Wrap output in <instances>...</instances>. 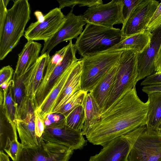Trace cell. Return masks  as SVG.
I'll return each instance as SVG.
<instances>
[{
	"label": "cell",
	"mask_w": 161,
	"mask_h": 161,
	"mask_svg": "<svg viewBox=\"0 0 161 161\" xmlns=\"http://www.w3.org/2000/svg\"><path fill=\"white\" fill-rule=\"evenodd\" d=\"M35 107L29 100L28 110L25 118L17 120L16 124L17 131L24 147L34 148L38 146L42 141L36 135L35 126Z\"/></svg>",
	"instance_id": "cell-17"
},
{
	"label": "cell",
	"mask_w": 161,
	"mask_h": 161,
	"mask_svg": "<svg viewBox=\"0 0 161 161\" xmlns=\"http://www.w3.org/2000/svg\"><path fill=\"white\" fill-rule=\"evenodd\" d=\"M21 146L18 139L13 141L11 143L9 147L4 151L10 157L13 161H15L17 158L19 148Z\"/></svg>",
	"instance_id": "cell-36"
},
{
	"label": "cell",
	"mask_w": 161,
	"mask_h": 161,
	"mask_svg": "<svg viewBox=\"0 0 161 161\" xmlns=\"http://www.w3.org/2000/svg\"><path fill=\"white\" fill-rule=\"evenodd\" d=\"M59 4V8L61 9L66 7L73 9L74 7L78 5L79 7L87 6L90 7L103 4L101 0H57Z\"/></svg>",
	"instance_id": "cell-31"
},
{
	"label": "cell",
	"mask_w": 161,
	"mask_h": 161,
	"mask_svg": "<svg viewBox=\"0 0 161 161\" xmlns=\"http://www.w3.org/2000/svg\"><path fill=\"white\" fill-rule=\"evenodd\" d=\"M0 161H10L8 156L3 152H0Z\"/></svg>",
	"instance_id": "cell-42"
},
{
	"label": "cell",
	"mask_w": 161,
	"mask_h": 161,
	"mask_svg": "<svg viewBox=\"0 0 161 161\" xmlns=\"http://www.w3.org/2000/svg\"><path fill=\"white\" fill-rule=\"evenodd\" d=\"M66 118L58 112H53L47 115L43 119L45 127L60 124L66 120Z\"/></svg>",
	"instance_id": "cell-33"
},
{
	"label": "cell",
	"mask_w": 161,
	"mask_h": 161,
	"mask_svg": "<svg viewBox=\"0 0 161 161\" xmlns=\"http://www.w3.org/2000/svg\"><path fill=\"white\" fill-rule=\"evenodd\" d=\"M73 152L66 147L42 140L34 148L24 147L21 144L15 161H69Z\"/></svg>",
	"instance_id": "cell-7"
},
{
	"label": "cell",
	"mask_w": 161,
	"mask_h": 161,
	"mask_svg": "<svg viewBox=\"0 0 161 161\" xmlns=\"http://www.w3.org/2000/svg\"><path fill=\"white\" fill-rule=\"evenodd\" d=\"M76 62L58 77L41 105L36 110L42 119L47 115L53 113L57 101L66 85Z\"/></svg>",
	"instance_id": "cell-18"
},
{
	"label": "cell",
	"mask_w": 161,
	"mask_h": 161,
	"mask_svg": "<svg viewBox=\"0 0 161 161\" xmlns=\"http://www.w3.org/2000/svg\"><path fill=\"white\" fill-rule=\"evenodd\" d=\"M42 45L34 41H27L21 52L19 53L14 75L20 76L29 70L39 59Z\"/></svg>",
	"instance_id": "cell-19"
},
{
	"label": "cell",
	"mask_w": 161,
	"mask_h": 161,
	"mask_svg": "<svg viewBox=\"0 0 161 161\" xmlns=\"http://www.w3.org/2000/svg\"><path fill=\"white\" fill-rule=\"evenodd\" d=\"M83 106L85 117L82 133L83 135L86 136L92 126L100 119L102 111L96 103L91 91L87 94Z\"/></svg>",
	"instance_id": "cell-25"
},
{
	"label": "cell",
	"mask_w": 161,
	"mask_h": 161,
	"mask_svg": "<svg viewBox=\"0 0 161 161\" xmlns=\"http://www.w3.org/2000/svg\"><path fill=\"white\" fill-rule=\"evenodd\" d=\"M152 33L149 45L138 54L137 81L155 72V62L161 42V27Z\"/></svg>",
	"instance_id": "cell-15"
},
{
	"label": "cell",
	"mask_w": 161,
	"mask_h": 161,
	"mask_svg": "<svg viewBox=\"0 0 161 161\" xmlns=\"http://www.w3.org/2000/svg\"><path fill=\"white\" fill-rule=\"evenodd\" d=\"M138 54L131 50L123 51L118 62L114 85L102 113L123 95L136 86L137 82Z\"/></svg>",
	"instance_id": "cell-5"
},
{
	"label": "cell",
	"mask_w": 161,
	"mask_h": 161,
	"mask_svg": "<svg viewBox=\"0 0 161 161\" xmlns=\"http://www.w3.org/2000/svg\"><path fill=\"white\" fill-rule=\"evenodd\" d=\"M148 101L137 95L136 86L103 112L86 136L94 145L103 147L113 139L146 125Z\"/></svg>",
	"instance_id": "cell-1"
},
{
	"label": "cell",
	"mask_w": 161,
	"mask_h": 161,
	"mask_svg": "<svg viewBox=\"0 0 161 161\" xmlns=\"http://www.w3.org/2000/svg\"><path fill=\"white\" fill-rule=\"evenodd\" d=\"M35 130L36 135L42 138L45 130V126L43 119L40 116L37 110L34 111Z\"/></svg>",
	"instance_id": "cell-35"
},
{
	"label": "cell",
	"mask_w": 161,
	"mask_h": 161,
	"mask_svg": "<svg viewBox=\"0 0 161 161\" xmlns=\"http://www.w3.org/2000/svg\"><path fill=\"white\" fill-rule=\"evenodd\" d=\"M159 4V2L155 0H141L123 24L120 41L145 30Z\"/></svg>",
	"instance_id": "cell-10"
},
{
	"label": "cell",
	"mask_w": 161,
	"mask_h": 161,
	"mask_svg": "<svg viewBox=\"0 0 161 161\" xmlns=\"http://www.w3.org/2000/svg\"><path fill=\"white\" fill-rule=\"evenodd\" d=\"M14 72L13 69L9 65L4 66L0 70V88L4 91L8 87Z\"/></svg>",
	"instance_id": "cell-32"
},
{
	"label": "cell",
	"mask_w": 161,
	"mask_h": 161,
	"mask_svg": "<svg viewBox=\"0 0 161 161\" xmlns=\"http://www.w3.org/2000/svg\"><path fill=\"white\" fill-rule=\"evenodd\" d=\"M159 133L161 134V129L159 131Z\"/></svg>",
	"instance_id": "cell-43"
},
{
	"label": "cell",
	"mask_w": 161,
	"mask_h": 161,
	"mask_svg": "<svg viewBox=\"0 0 161 161\" xmlns=\"http://www.w3.org/2000/svg\"><path fill=\"white\" fill-rule=\"evenodd\" d=\"M147 129L159 132L161 129V92L148 94Z\"/></svg>",
	"instance_id": "cell-23"
},
{
	"label": "cell",
	"mask_w": 161,
	"mask_h": 161,
	"mask_svg": "<svg viewBox=\"0 0 161 161\" xmlns=\"http://www.w3.org/2000/svg\"><path fill=\"white\" fill-rule=\"evenodd\" d=\"M50 57L49 54L41 55L37 62L25 73L23 82L26 97L33 103L35 110L36 93L43 80L44 73Z\"/></svg>",
	"instance_id": "cell-16"
},
{
	"label": "cell",
	"mask_w": 161,
	"mask_h": 161,
	"mask_svg": "<svg viewBox=\"0 0 161 161\" xmlns=\"http://www.w3.org/2000/svg\"><path fill=\"white\" fill-rule=\"evenodd\" d=\"M155 72L161 73V42L155 62Z\"/></svg>",
	"instance_id": "cell-41"
},
{
	"label": "cell",
	"mask_w": 161,
	"mask_h": 161,
	"mask_svg": "<svg viewBox=\"0 0 161 161\" xmlns=\"http://www.w3.org/2000/svg\"><path fill=\"white\" fill-rule=\"evenodd\" d=\"M17 130L16 125L10 120L0 105V152L8 149L13 141L18 139Z\"/></svg>",
	"instance_id": "cell-26"
},
{
	"label": "cell",
	"mask_w": 161,
	"mask_h": 161,
	"mask_svg": "<svg viewBox=\"0 0 161 161\" xmlns=\"http://www.w3.org/2000/svg\"><path fill=\"white\" fill-rule=\"evenodd\" d=\"M14 81L13 79L9 81L7 88L3 91L4 100L0 102L6 114L10 120L16 125L17 123V111L16 104L14 100L13 89Z\"/></svg>",
	"instance_id": "cell-27"
},
{
	"label": "cell",
	"mask_w": 161,
	"mask_h": 161,
	"mask_svg": "<svg viewBox=\"0 0 161 161\" xmlns=\"http://www.w3.org/2000/svg\"><path fill=\"white\" fill-rule=\"evenodd\" d=\"M82 72V61L80 58L75 62L53 112H57L72 96L81 90V78Z\"/></svg>",
	"instance_id": "cell-21"
},
{
	"label": "cell",
	"mask_w": 161,
	"mask_h": 161,
	"mask_svg": "<svg viewBox=\"0 0 161 161\" xmlns=\"http://www.w3.org/2000/svg\"><path fill=\"white\" fill-rule=\"evenodd\" d=\"M68 47L62 61L54 68L47 80L40 85L35 96L36 107L37 110L48 93L58 77L74 63L78 61L76 57L77 50L72 41H69Z\"/></svg>",
	"instance_id": "cell-14"
},
{
	"label": "cell",
	"mask_w": 161,
	"mask_h": 161,
	"mask_svg": "<svg viewBox=\"0 0 161 161\" xmlns=\"http://www.w3.org/2000/svg\"><path fill=\"white\" fill-rule=\"evenodd\" d=\"M124 50L100 53L81 58V90L91 92L107 72L119 60Z\"/></svg>",
	"instance_id": "cell-4"
},
{
	"label": "cell",
	"mask_w": 161,
	"mask_h": 161,
	"mask_svg": "<svg viewBox=\"0 0 161 161\" xmlns=\"http://www.w3.org/2000/svg\"><path fill=\"white\" fill-rule=\"evenodd\" d=\"M123 6L122 0H113L89 7L82 16L86 24L113 28L115 25L124 23Z\"/></svg>",
	"instance_id": "cell-9"
},
{
	"label": "cell",
	"mask_w": 161,
	"mask_h": 161,
	"mask_svg": "<svg viewBox=\"0 0 161 161\" xmlns=\"http://www.w3.org/2000/svg\"><path fill=\"white\" fill-rule=\"evenodd\" d=\"M126 161H161V134L146 129L133 142Z\"/></svg>",
	"instance_id": "cell-8"
},
{
	"label": "cell",
	"mask_w": 161,
	"mask_h": 161,
	"mask_svg": "<svg viewBox=\"0 0 161 161\" xmlns=\"http://www.w3.org/2000/svg\"><path fill=\"white\" fill-rule=\"evenodd\" d=\"M85 117V112L83 106H79L74 109L66 118V125L74 130H82L84 124Z\"/></svg>",
	"instance_id": "cell-29"
},
{
	"label": "cell",
	"mask_w": 161,
	"mask_h": 161,
	"mask_svg": "<svg viewBox=\"0 0 161 161\" xmlns=\"http://www.w3.org/2000/svg\"><path fill=\"white\" fill-rule=\"evenodd\" d=\"M67 45L60 50L56 51L55 54L50 57L46 68L45 73L43 77L44 80H47L55 67L62 60L67 49Z\"/></svg>",
	"instance_id": "cell-30"
},
{
	"label": "cell",
	"mask_w": 161,
	"mask_h": 161,
	"mask_svg": "<svg viewBox=\"0 0 161 161\" xmlns=\"http://www.w3.org/2000/svg\"><path fill=\"white\" fill-rule=\"evenodd\" d=\"M73 9L65 16V20L61 27L49 40L44 42L41 55L49 54L58 44L65 41L77 38L82 32L83 26L86 23L82 15H76L73 13Z\"/></svg>",
	"instance_id": "cell-13"
},
{
	"label": "cell",
	"mask_w": 161,
	"mask_h": 161,
	"mask_svg": "<svg viewBox=\"0 0 161 161\" xmlns=\"http://www.w3.org/2000/svg\"><path fill=\"white\" fill-rule=\"evenodd\" d=\"M160 27H161V2L159 3L146 30L152 32L154 30Z\"/></svg>",
	"instance_id": "cell-34"
},
{
	"label": "cell",
	"mask_w": 161,
	"mask_h": 161,
	"mask_svg": "<svg viewBox=\"0 0 161 161\" xmlns=\"http://www.w3.org/2000/svg\"><path fill=\"white\" fill-rule=\"evenodd\" d=\"M118 62L107 72L91 91L102 113L114 85L118 68Z\"/></svg>",
	"instance_id": "cell-20"
},
{
	"label": "cell",
	"mask_w": 161,
	"mask_h": 161,
	"mask_svg": "<svg viewBox=\"0 0 161 161\" xmlns=\"http://www.w3.org/2000/svg\"><path fill=\"white\" fill-rule=\"evenodd\" d=\"M141 0H122L123 14L125 22L127 19L131 12Z\"/></svg>",
	"instance_id": "cell-37"
},
{
	"label": "cell",
	"mask_w": 161,
	"mask_h": 161,
	"mask_svg": "<svg viewBox=\"0 0 161 161\" xmlns=\"http://www.w3.org/2000/svg\"><path fill=\"white\" fill-rule=\"evenodd\" d=\"M142 91L147 94L154 92H161V83L144 86Z\"/></svg>",
	"instance_id": "cell-40"
},
{
	"label": "cell",
	"mask_w": 161,
	"mask_h": 161,
	"mask_svg": "<svg viewBox=\"0 0 161 161\" xmlns=\"http://www.w3.org/2000/svg\"><path fill=\"white\" fill-rule=\"evenodd\" d=\"M25 76V73L19 77L13 75V94L16 108L17 120L25 118L28 109L29 100L26 97L23 82Z\"/></svg>",
	"instance_id": "cell-24"
},
{
	"label": "cell",
	"mask_w": 161,
	"mask_h": 161,
	"mask_svg": "<svg viewBox=\"0 0 161 161\" xmlns=\"http://www.w3.org/2000/svg\"><path fill=\"white\" fill-rule=\"evenodd\" d=\"M160 83H161V73L155 72L147 77L141 83V85L144 86Z\"/></svg>",
	"instance_id": "cell-38"
},
{
	"label": "cell",
	"mask_w": 161,
	"mask_h": 161,
	"mask_svg": "<svg viewBox=\"0 0 161 161\" xmlns=\"http://www.w3.org/2000/svg\"><path fill=\"white\" fill-rule=\"evenodd\" d=\"M30 4L27 0L14 1L7 9L3 28L0 33V60H3L17 45L23 35L31 17Z\"/></svg>",
	"instance_id": "cell-2"
},
{
	"label": "cell",
	"mask_w": 161,
	"mask_h": 161,
	"mask_svg": "<svg viewBox=\"0 0 161 161\" xmlns=\"http://www.w3.org/2000/svg\"><path fill=\"white\" fill-rule=\"evenodd\" d=\"M152 36V32L146 30L124 39L119 43L104 52L131 50L138 53H141L149 45Z\"/></svg>",
	"instance_id": "cell-22"
},
{
	"label": "cell",
	"mask_w": 161,
	"mask_h": 161,
	"mask_svg": "<svg viewBox=\"0 0 161 161\" xmlns=\"http://www.w3.org/2000/svg\"><path fill=\"white\" fill-rule=\"evenodd\" d=\"M7 6L5 5L3 0H0V33L3 29L7 14Z\"/></svg>",
	"instance_id": "cell-39"
},
{
	"label": "cell",
	"mask_w": 161,
	"mask_h": 161,
	"mask_svg": "<svg viewBox=\"0 0 161 161\" xmlns=\"http://www.w3.org/2000/svg\"><path fill=\"white\" fill-rule=\"evenodd\" d=\"M121 30L87 23L74 44L84 57L106 51L119 43Z\"/></svg>",
	"instance_id": "cell-3"
},
{
	"label": "cell",
	"mask_w": 161,
	"mask_h": 161,
	"mask_svg": "<svg viewBox=\"0 0 161 161\" xmlns=\"http://www.w3.org/2000/svg\"><path fill=\"white\" fill-rule=\"evenodd\" d=\"M82 130L70 128L66 120L60 124L45 127L42 138L44 141L62 145L73 150L81 149L87 144Z\"/></svg>",
	"instance_id": "cell-12"
},
{
	"label": "cell",
	"mask_w": 161,
	"mask_h": 161,
	"mask_svg": "<svg viewBox=\"0 0 161 161\" xmlns=\"http://www.w3.org/2000/svg\"><path fill=\"white\" fill-rule=\"evenodd\" d=\"M146 129L145 125L140 126L113 139L98 153L91 156L89 161H126L133 142Z\"/></svg>",
	"instance_id": "cell-6"
},
{
	"label": "cell",
	"mask_w": 161,
	"mask_h": 161,
	"mask_svg": "<svg viewBox=\"0 0 161 161\" xmlns=\"http://www.w3.org/2000/svg\"><path fill=\"white\" fill-rule=\"evenodd\" d=\"M88 92L81 90L74 94L56 112L60 113L66 118L75 108L83 105Z\"/></svg>",
	"instance_id": "cell-28"
},
{
	"label": "cell",
	"mask_w": 161,
	"mask_h": 161,
	"mask_svg": "<svg viewBox=\"0 0 161 161\" xmlns=\"http://www.w3.org/2000/svg\"><path fill=\"white\" fill-rule=\"evenodd\" d=\"M65 16L61 9L56 8L44 16L42 21L32 23L25 31V37L27 41L43 40L51 38L62 25Z\"/></svg>",
	"instance_id": "cell-11"
}]
</instances>
